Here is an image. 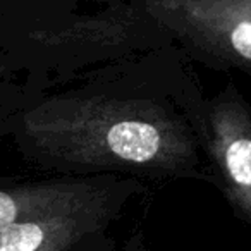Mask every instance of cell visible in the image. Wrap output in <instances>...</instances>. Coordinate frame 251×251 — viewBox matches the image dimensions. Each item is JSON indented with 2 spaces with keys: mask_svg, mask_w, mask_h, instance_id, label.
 <instances>
[{
  "mask_svg": "<svg viewBox=\"0 0 251 251\" xmlns=\"http://www.w3.org/2000/svg\"><path fill=\"white\" fill-rule=\"evenodd\" d=\"M50 127L66 153L98 165L169 167L186 148L169 119L134 103H83Z\"/></svg>",
  "mask_w": 251,
  "mask_h": 251,
  "instance_id": "obj_1",
  "label": "cell"
},
{
  "mask_svg": "<svg viewBox=\"0 0 251 251\" xmlns=\"http://www.w3.org/2000/svg\"><path fill=\"white\" fill-rule=\"evenodd\" d=\"M76 222L62 217L16 222L0 232V251H52L73 236Z\"/></svg>",
  "mask_w": 251,
  "mask_h": 251,
  "instance_id": "obj_3",
  "label": "cell"
},
{
  "mask_svg": "<svg viewBox=\"0 0 251 251\" xmlns=\"http://www.w3.org/2000/svg\"><path fill=\"white\" fill-rule=\"evenodd\" d=\"M19 213H21V206L18 200L9 193L0 191V232L18 222Z\"/></svg>",
  "mask_w": 251,
  "mask_h": 251,
  "instance_id": "obj_5",
  "label": "cell"
},
{
  "mask_svg": "<svg viewBox=\"0 0 251 251\" xmlns=\"http://www.w3.org/2000/svg\"><path fill=\"white\" fill-rule=\"evenodd\" d=\"M212 148L229 193L251 222V121L241 107L227 103L215 108Z\"/></svg>",
  "mask_w": 251,
  "mask_h": 251,
  "instance_id": "obj_2",
  "label": "cell"
},
{
  "mask_svg": "<svg viewBox=\"0 0 251 251\" xmlns=\"http://www.w3.org/2000/svg\"><path fill=\"white\" fill-rule=\"evenodd\" d=\"M229 45L244 60L251 62V21H239L229 33Z\"/></svg>",
  "mask_w": 251,
  "mask_h": 251,
  "instance_id": "obj_4",
  "label": "cell"
}]
</instances>
